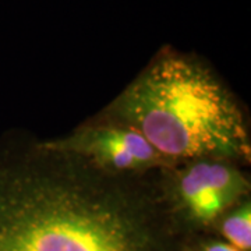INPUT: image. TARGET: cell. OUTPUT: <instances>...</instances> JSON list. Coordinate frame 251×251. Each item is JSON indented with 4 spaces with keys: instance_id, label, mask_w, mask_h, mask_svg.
Listing matches in <instances>:
<instances>
[{
    "instance_id": "6da1fadb",
    "label": "cell",
    "mask_w": 251,
    "mask_h": 251,
    "mask_svg": "<svg viewBox=\"0 0 251 251\" xmlns=\"http://www.w3.org/2000/svg\"><path fill=\"white\" fill-rule=\"evenodd\" d=\"M41 144L0 148V251H181L158 183Z\"/></svg>"
},
{
    "instance_id": "7a4b0ae2",
    "label": "cell",
    "mask_w": 251,
    "mask_h": 251,
    "mask_svg": "<svg viewBox=\"0 0 251 251\" xmlns=\"http://www.w3.org/2000/svg\"><path fill=\"white\" fill-rule=\"evenodd\" d=\"M141 134L175 163L212 159L250 163L242 106L200 56L163 46L99 115Z\"/></svg>"
},
{
    "instance_id": "3957f363",
    "label": "cell",
    "mask_w": 251,
    "mask_h": 251,
    "mask_svg": "<svg viewBox=\"0 0 251 251\" xmlns=\"http://www.w3.org/2000/svg\"><path fill=\"white\" fill-rule=\"evenodd\" d=\"M159 173L163 204L186 237L209 233L226 211L250 197V180L233 162H184Z\"/></svg>"
},
{
    "instance_id": "277c9868",
    "label": "cell",
    "mask_w": 251,
    "mask_h": 251,
    "mask_svg": "<svg viewBox=\"0 0 251 251\" xmlns=\"http://www.w3.org/2000/svg\"><path fill=\"white\" fill-rule=\"evenodd\" d=\"M41 145L78 156L100 171L120 176H145L177 165L134 130L100 120L80 126L69 135Z\"/></svg>"
},
{
    "instance_id": "5b68a950",
    "label": "cell",
    "mask_w": 251,
    "mask_h": 251,
    "mask_svg": "<svg viewBox=\"0 0 251 251\" xmlns=\"http://www.w3.org/2000/svg\"><path fill=\"white\" fill-rule=\"evenodd\" d=\"M242 251H251V201L250 197L226 211L216 221L209 233Z\"/></svg>"
},
{
    "instance_id": "8992f818",
    "label": "cell",
    "mask_w": 251,
    "mask_h": 251,
    "mask_svg": "<svg viewBox=\"0 0 251 251\" xmlns=\"http://www.w3.org/2000/svg\"><path fill=\"white\" fill-rule=\"evenodd\" d=\"M181 251H242L224 242L216 236H209L208 233L191 234L183 242Z\"/></svg>"
}]
</instances>
